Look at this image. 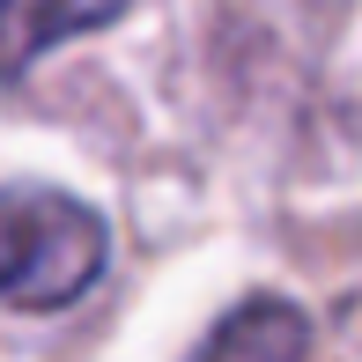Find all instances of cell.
Listing matches in <instances>:
<instances>
[{
	"label": "cell",
	"instance_id": "cell-1",
	"mask_svg": "<svg viewBox=\"0 0 362 362\" xmlns=\"http://www.w3.org/2000/svg\"><path fill=\"white\" fill-rule=\"evenodd\" d=\"M104 259H111L104 222L74 192H45V185L0 192V303L67 310L104 274Z\"/></svg>",
	"mask_w": 362,
	"mask_h": 362
},
{
	"label": "cell",
	"instance_id": "cell-2",
	"mask_svg": "<svg viewBox=\"0 0 362 362\" xmlns=\"http://www.w3.org/2000/svg\"><path fill=\"white\" fill-rule=\"evenodd\" d=\"M134 0H0V89L30 81L45 52L59 37H81V30H104Z\"/></svg>",
	"mask_w": 362,
	"mask_h": 362
},
{
	"label": "cell",
	"instance_id": "cell-3",
	"mask_svg": "<svg viewBox=\"0 0 362 362\" xmlns=\"http://www.w3.org/2000/svg\"><path fill=\"white\" fill-rule=\"evenodd\" d=\"M310 355V318L281 296H252L215 325L200 362H303Z\"/></svg>",
	"mask_w": 362,
	"mask_h": 362
}]
</instances>
